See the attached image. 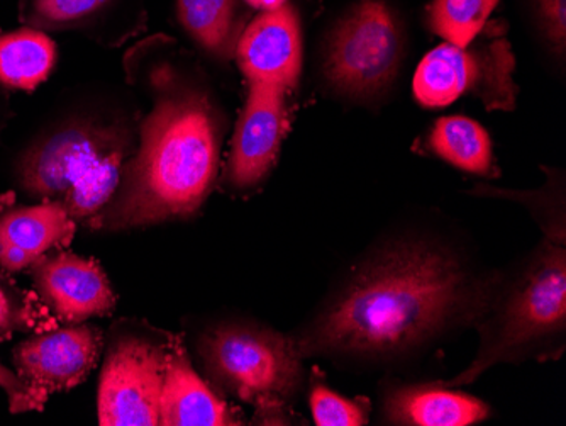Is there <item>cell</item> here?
Listing matches in <instances>:
<instances>
[{
    "instance_id": "20",
    "label": "cell",
    "mask_w": 566,
    "mask_h": 426,
    "mask_svg": "<svg viewBox=\"0 0 566 426\" xmlns=\"http://www.w3.org/2000/svg\"><path fill=\"white\" fill-rule=\"evenodd\" d=\"M308 406L317 426H364L370 419V401L336 393L319 372L311 381Z\"/></svg>"
},
{
    "instance_id": "2",
    "label": "cell",
    "mask_w": 566,
    "mask_h": 426,
    "mask_svg": "<svg viewBox=\"0 0 566 426\" xmlns=\"http://www.w3.org/2000/svg\"><path fill=\"white\" fill-rule=\"evenodd\" d=\"M155 106L143 121L135 158L94 227H148L189 218L208 199L219 168L221 121L202 89L158 70Z\"/></svg>"
},
{
    "instance_id": "1",
    "label": "cell",
    "mask_w": 566,
    "mask_h": 426,
    "mask_svg": "<svg viewBox=\"0 0 566 426\" xmlns=\"http://www.w3.org/2000/svg\"><path fill=\"white\" fill-rule=\"evenodd\" d=\"M499 279L434 238H400L361 260L292 340L302 357L394 364L475 326Z\"/></svg>"
},
{
    "instance_id": "7",
    "label": "cell",
    "mask_w": 566,
    "mask_h": 426,
    "mask_svg": "<svg viewBox=\"0 0 566 426\" xmlns=\"http://www.w3.org/2000/svg\"><path fill=\"white\" fill-rule=\"evenodd\" d=\"M482 41L469 46L443 43L419 63L415 95L426 107H444L461 95L480 98L491 111H512L516 106L514 82L516 60L501 30L482 31Z\"/></svg>"
},
{
    "instance_id": "4",
    "label": "cell",
    "mask_w": 566,
    "mask_h": 426,
    "mask_svg": "<svg viewBox=\"0 0 566 426\" xmlns=\"http://www.w3.org/2000/svg\"><path fill=\"white\" fill-rule=\"evenodd\" d=\"M129 138L119 128L72 123L34 143L19 162L22 189L62 206L73 221L101 216L119 189Z\"/></svg>"
},
{
    "instance_id": "17",
    "label": "cell",
    "mask_w": 566,
    "mask_h": 426,
    "mask_svg": "<svg viewBox=\"0 0 566 426\" xmlns=\"http://www.w3.org/2000/svg\"><path fill=\"white\" fill-rule=\"evenodd\" d=\"M184 30L218 60L233 59L241 24L237 0H177Z\"/></svg>"
},
{
    "instance_id": "11",
    "label": "cell",
    "mask_w": 566,
    "mask_h": 426,
    "mask_svg": "<svg viewBox=\"0 0 566 426\" xmlns=\"http://www.w3.org/2000/svg\"><path fill=\"white\" fill-rule=\"evenodd\" d=\"M234 56L248 84L291 92L302 72V31L295 9L285 4L256 15L241 33Z\"/></svg>"
},
{
    "instance_id": "9",
    "label": "cell",
    "mask_w": 566,
    "mask_h": 426,
    "mask_svg": "<svg viewBox=\"0 0 566 426\" xmlns=\"http://www.w3.org/2000/svg\"><path fill=\"white\" fill-rule=\"evenodd\" d=\"M287 95L285 89L248 84L228 162V180L237 189L259 186L275 165L289 128Z\"/></svg>"
},
{
    "instance_id": "24",
    "label": "cell",
    "mask_w": 566,
    "mask_h": 426,
    "mask_svg": "<svg viewBox=\"0 0 566 426\" xmlns=\"http://www.w3.org/2000/svg\"><path fill=\"white\" fill-rule=\"evenodd\" d=\"M543 30L559 55H565L566 0H536Z\"/></svg>"
},
{
    "instance_id": "19",
    "label": "cell",
    "mask_w": 566,
    "mask_h": 426,
    "mask_svg": "<svg viewBox=\"0 0 566 426\" xmlns=\"http://www.w3.org/2000/svg\"><path fill=\"white\" fill-rule=\"evenodd\" d=\"M499 0H432L429 28L447 43L465 48L485 30Z\"/></svg>"
},
{
    "instance_id": "22",
    "label": "cell",
    "mask_w": 566,
    "mask_h": 426,
    "mask_svg": "<svg viewBox=\"0 0 566 426\" xmlns=\"http://www.w3.org/2000/svg\"><path fill=\"white\" fill-rule=\"evenodd\" d=\"M31 323V308L24 298L0 278V339L25 329Z\"/></svg>"
},
{
    "instance_id": "5",
    "label": "cell",
    "mask_w": 566,
    "mask_h": 426,
    "mask_svg": "<svg viewBox=\"0 0 566 426\" xmlns=\"http://www.w3.org/2000/svg\"><path fill=\"white\" fill-rule=\"evenodd\" d=\"M197 352L216 386L265 412L287 405L304 383L294 340L262 324H216L199 336Z\"/></svg>"
},
{
    "instance_id": "18",
    "label": "cell",
    "mask_w": 566,
    "mask_h": 426,
    "mask_svg": "<svg viewBox=\"0 0 566 426\" xmlns=\"http://www.w3.org/2000/svg\"><path fill=\"white\" fill-rule=\"evenodd\" d=\"M429 146L438 157L461 170L485 177L495 174L491 136L470 117L448 116L436 121Z\"/></svg>"
},
{
    "instance_id": "12",
    "label": "cell",
    "mask_w": 566,
    "mask_h": 426,
    "mask_svg": "<svg viewBox=\"0 0 566 426\" xmlns=\"http://www.w3.org/2000/svg\"><path fill=\"white\" fill-rule=\"evenodd\" d=\"M33 281L48 308L66 323L106 316L116 306V295L104 270L73 253H55L38 260L33 266Z\"/></svg>"
},
{
    "instance_id": "3",
    "label": "cell",
    "mask_w": 566,
    "mask_h": 426,
    "mask_svg": "<svg viewBox=\"0 0 566 426\" xmlns=\"http://www.w3.org/2000/svg\"><path fill=\"white\" fill-rule=\"evenodd\" d=\"M475 326V357L447 386L475 383L497 364L558 359L566 342V245L545 238L516 272L502 273Z\"/></svg>"
},
{
    "instance_id": "25",
    "label": "cell",
    "mask_w": 566,
    "mask_h": 426,
    "mask_svg": "<svg viewBox=\"0 0 566 426\" xmlns=\"http://www.w3.org/2000/svg\"><path fill=\"white\" fill-rule=\"evenodd\" d=\"M251 8L259 9L262 12L276 11L287 4V0H247Z\"/></svg>"
},
{
    "instance_id": "21",
    "label": "cell",
    "mask_w": 566,
    "mask_h": 426,
    "mask_svg": "<svg viewBox=\"0 0 566 426\" xmlns=\"http://www.w3.org/2000/svg\"><path fill=\"white\" fill-rule=\"evenodd\" d=\"M111 0H25L22 19L34 30H65L101 11Z\"/></svg>"
},
{
    "instance_id": "15",
    "label": "cell",
    "mask_w": 566,
    "mask_h": 426,
    "mask_svg": "<svg viewBox=\"0 0 566 426\" xmlns=\"http://www.w3.org/2000/svg\"><path fill=\"white\" fill-rule=\"evenodd\" d=\"M160 425H241L240 416L197 374L182 343L174 340L165 371Z\"/></svg>"
},
{
    "instance_id": "23",
    "label": "cell",
    "mask_w": 566,
    "mask_h": 426,
    "mask_svg": "<svg viewBox=\"0 0 566 426\" xmlns=\"http://www.w3.org/2000/svg\"><path fill=\"white\" fill-rule=\"evenodd\" d=\"M0 387L11 401L12 412H31V409L43 408L46 397L38 393L22 380L18 372L9 371L6 365L0 364Z\"/></svg>"
},
{
    "instance_id": "10",
    "label": "cell",
    "mask_w": 566,
    "mask_h": 426,
    "mask_svg": "<svg viewBox=\"0 0 566 426\" xmlns=\"http://www.w3.org/2000/svg\"><path fill=\"white\" fill-rule=\"evenodd\" d=\"M101 349V330L76 323L24 340L15 346L12 361L22 380L46 397L81 384L97 364Z\"/></svg>"
},
{
    "instance_id": "13",
    "label": "cell",
    "mask_w": 566,
    "mask_h": 426,
    "mask_svg": "<svg viewBox=\"0 0 566 426\" xmlns=\"http://www.w3.org/2000/svg\"><path fill=\"white\" fill-rule=\"evenodd\" d=\"M381 409L385 423L403 426H472L491 416L485 401L444 383L392 384Z\"/></svg>"
},
{
    "instance_id": "16",
    "label": "cell",
    "mask_w": 566,
    "mask_h": 426,
    "mask_svg": "<svg viewBox=\"0 0 566 426\" xmlns=\"http://www.w3.org/2000/svg\"><path fill=\"white\" fill-rule=\"evenodd\" d=\"M56 62L55 43L34 28L0 37V84L33 91L43 84Z\"/></svg>"
},
{
    "instance_id": "14",
    "label": "cell",
    "mask_w": 566,
    "mask_h": 426,
    "mask_svg": "<svg viewBox=\"0 0 566 426\" xmlns=\"http://www.w3.org/2000/svg\"><path fill=\"white\" fill-rule=\"evenodd\" d=\"M75 221L50 200L0 211V267L9 272L33 267L50 250L73 237Z\"/></svg>"
},
{
    "instance_id": "6",
    "label": "cell",
    "mask_w": 566,
    "mask_h": 426,
    "mask_svg": "<svg viewBox=\"0 0 566 426\" xmlns=\"http://www.w3.org/2000/svg\"><path fill=\"white\" fill-rule=\"evenodd\" d=\"M402 55V30L389 6L384 0H361L334 28L324 75L346 97H377L392 84Z\"/></svg>"
},
{
    "instance_id": "8",
    "label": "cell",
    "mask_w": 566,
    "mask_h": 426,
    "mask_svg": "<svg viewBox=\"0 0 566 426\" xmlns=\"http://www.w3.org/2000/svg\"><path fill=\"white\" fill-rule=\"evenodd\" d=\"M171 342L135 330H124L114 336L98 384L101 425H160L161 391Z\"/></svg>"
}]
</instances>
